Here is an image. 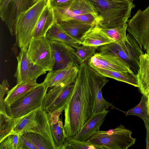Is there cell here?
<instances>
[{
  "mask_svg": "<svg viewBox=\"0 0 149 149\" xmlns=\"http://www.w3.org/2000/svg\"><path fill=\"white\" fill-rule=\"evenodd\" d=\"M79 69L73 90L64 110V131L67 135L72 137L93 113L96 102L88 64H81Z\"/></svg>",
  "mask_w": 149,
  "mask_h": 149,
  "instance_id": "1",
  "label": "cell"
},
{
  "mask_svg": "<svg viewBox=\"0 0 149 149\" xmlns=\"http://www.w3.org/2000/svg\"><path fill=\"white\" fill-rule=\"evenodd\" d=\"M97 11L103 20L98 26L102 28L122 26L131 17L134 7L132 0H86Z\"/></svg>",
  "mask_w": 149,
  "mask_h": 149,
  "instance_id": "2",
  "label": "cell"
},
{
  "mask_svg": "<svg viewBox=\"0 0 149 149\" xmlns=\"http://www.w3.org/2000/svg\"><path fill=\"white\" fill-rule=\"evenodd\" d=\"M50 0H39L19 16L14 29L16 42L20 49H28L39 19Z\"/></svg>",
  "mask_w": 149,
  "mask_h": 149,
  "instance_id": "3",
  "label": "cell"
},
{
  "mask_svg": "<svg viewBox=\"0 0 149 149\" xmlns=\"http://www.w3.org/2000/svg\"><path fill=\"white\" fill-rule=\"evenodd\" d=\"M97 49L100 53L118 58L136 74L139 68V57L143 53L137 42L129 33L122 40L100 46Z\"/></svg>",
  "mask_w": 149,
  "mask_h": 149,
  "instance_id": "4",
  "label": "cell"
},
{
  "mask_svg": "<svg viewBox=\"0 0 149 149\" xmlns=\"http://www.w3.org/2000/svg\"><path fill=\"white\" fill-rule=\"evenodd\" d=\"M132 133L131 130L120 124L114 129L99 130L86 141L104 149H127L135 143L136 139L132 136Z\"/></svg>",
  "mask_w": 149,
  "mask_h": 149,
  "instance_id": "5",
  "label": "cell"
},
{
  "mask_svg": "<svg viewBox=\"0 0 149 149\" xmlns=\"http://www.w3.org/2000/svg\"><path fill=\"white\" fill-rule=\"evenodd\" d=\"M47 89L43 82L40 84L24 96L7 107V115L11 118H17L41 108Z\"/></svg>",
  "mask_w": 149,
  "mask_h": 149,
  "instance_id": "6",
  "label": "cell"
},
{
  "mask_svg": "<svg viewBox=\"0 0 149 149\" xmlns=\"http://www.w3.org/2000/svg\"><path fill=\"white\" fill-rule=\"evenodd\" d=\"M31 61L46 71L52 70L55 65L54 55L50 41L46 37L32 38L27 49Z\"/></svg>",
  "mask_w": 149,
  "mask_h": 149,
  "instance_id": "7",
  "label": "cell"
},
{
  "mask_svg": "<svg viewBox=\"0 0 149 149\" xmlns=\"http://www.w3.org/2000/svg\"><path fill=\"white\" fill-rule=\"evenodd\" d=\"M127 31L146 51L149 46V5L144 10H138L128 20Z\"/></svg>",
  "mask_w": 149,
  "mask_h": 149,
  "instance_id": "8",
  "label": "cell"
},
{
  "mask_svg": "<svg viewBox=\"0 0 149 149\" xmlns=\"http://www.w3.org/2000/svg\"><path fill=\"white\" fill-rule=\"evenodd\" d=\"M74 86V83L66 86H58L52 87L45 94L40 108L48 113L57 110L63 111Z\"/></svg>",
  "mask_w": 149,
  "mask_h": 149,
  "instance_id": "9",
  "label": "cell"
},
{
  "mask_svg": "<svg viewBox=\"0 0 149 149\" xmlns=\"http://www.w3.org/2000/svg\"><path fill=\"white\" fill-rule=\"evenodd\" d=\"M20 49L17 57V67L14 75L16 78L17 84L36 81L39 77L45 74L47 71L31 61L27 55V49Z\"/></svg>",
  "mask_w": 149,
  "mask_h": 149,
  "instance_id": "10",
  "label": "cell"
},
{
  "mask_svg": "<svg viewBox=\"0 0 149 149\" xmlns=\"http://www.w3.org/2000/svg\"><path fill=\"white\" fill-rule=\"evenodd\" d=\"M79 67L72 63L62 69L49 71L43 82L47 88L61 86H66L74 83Z\"/></svg>",
  "mask_w": 149,
  "mask_h": 149,
  "instance_id": "11",
  "label": "cell"
},
{
  "mask_svg": "<svg viewBox=\"0 0 149 149\" xmlns=\"http://www.w3.org/2000/svg\"><path fill=\"white\" fill-rule=\"evenodd\" d=\"M50 41L55 60L52 70L63 68L72 63L79 66L80 64L75 54V49L63 42Z\"/></svg>",
  "mask_w": 149,
  "mask_h": 149,
  "instance_id": "12",
  "label": "cell"
},
{
  "mask_svg": "<svg viewBox=\"0 0 149 149\" xmlns=\"http://www.w3.org/2000/svg\"><path fill=\"white\" fill-rule=\"evenodd\" d=\"M88 64L102 69L114 71L134 73L124 63L118 58L110 55L96 53L88 60Z\"/></svg>",
  "mask_w": 149,
  "mask_h": 149,
  "instance_id": "13",
  "label": "cell"
},
{
  "mask_svg": "<svg viewBox=\"0 0 149 149\" xmlns=\"http://www.w3.org/2000/svg\"><path fill=\"white\" fill-rule=\"evenodd\" d=\"M88 65L90 77L96 98L93 113L107 110L111 107H113L112 104L107 102L104 98L102 92V88L109 80L106 77L100 75Z\"/></svg>",
  "mask_w": 149,
  "mask_h": 149,
  "instance_id": "14",
  "label": "cell"
},
{
  "mask_svg": "<svg viewBox=\"0 0 149 149\" xmlns=\"http://www.w3.org/2000/svg\"><path fill=\"white\" fill-rule=\"evenodd\" d=\"M109 111L106 110L93 113L85 123L79 132L72 137L73 138L80 141L87 140L94 134L100 130V126Z\"/></svg>",
  "mask_w": 149,
  "mask_h": 149,
  "instance_id": "15",
  "label": "cell"
},
{
  "mask_svg": "<svg viewBox=\"0 0 149 149\" xmlns=\"http://www.w3.org/2000/svg\"><path fill=\"white\" fill-rule=\"evenodd\" d=\"M34 3L33 0H12L4 22L12 36L14 35L15 27L20 14Z\"/></svg>",
  "mask_w": 149,
  "mask_h": 149,
  "instance_id": "16",
  "label": "cell"
},
{
  "mask_svg": "<svg viewBox=\"0 0 149 149\" xmlns=\"http://www.w3.org/2000/svg\"><path fill=\"white\" fill-rule=\"evenodd\" d=\"M63 111L57 110L48 113L51 131L56 149H62L67 135L60 116Z\"/></svg>",
  "mask_w": 149,
  "mask_h": 149,
  "instance_id": "17",
  "label": "cell"
},
{
  "mask_svg": "<svg viewBox=\"0 0 149 149\" xmlns=\"http://www.w3.org/2000/svg\"><path fill=\"white\" fill-rule=\"evenodd\" d=\"M115 42L98 25H95L88 31L80 41L81 45L98 47Z\"/></svg>",
  "mask_w": 149,
  "mask_h": 149,
  "instance_id": "18",
  "label": "cell"
},
{
  "mask_svg": "<svg viewBox=\"0 0 149 149\" xmlns=\"http://www.w3.org/2000/svg\"><path fill=\"white\" fill-rule=\"evenodd\" d=\"M57 23L54 9L49 3L40 15L35 28L32 38L46 37L49 29Z\"/></svg>",
  "mask_w": 149,
  "mask_h": 149,
  "instance_id": "19",
  "label": "cell"
},
{
  "mask_svg": "<svg viewBox=\"0 0 149 149\" xmlns=\"http://www.w3.org/2000/svg\"><path fill=\"white\" fill-rule=\"evenodd\" d=\"M57 24L63 31L80 44L83 36L95 25L81 23L73 19L58 22Z\"/></svg>",
  "mask_w": 149,
  "mask_h": 149,
  "instance_id": "20",
  "label": "cell"
},
{
  "mask_svg": "<svg viewBox=\"0 0 149 149\" xmlns=\"http://www.w3.org/2000/svg\"><path fill=\"white\" fill-rule=\"evenodd\" d=\"M136 75L138 88L141 93L145 95L149 89V54L146 52L140 55Z\"/></svg>",
  "mask_w": 149,
  "mask_h": 149,
  "instance_id": "21",
  "label": "cell"
},
{
  "mask_svg": "<svg viewBox=\"0 0 149 149\" xmlns=\"http://www.w3.org/2000/svg\"><path fill=\"white\" fill-rule=\"evenodd\" d=\"M39 84H40L37 83L36 81L17 84L8 91L6 97L4 99V102L6 107L10 105Z\"/></svg>",
  "mask_w": 149,
  "mask_h": 149,
  "instance_id": "22",
  "label": "cell"
},
{
  "mask_svg": "<svg viewBox=\"0 0 149 149\" xmlns=\"http://www.w3.org/2000/svg\"><path fill=\"white\" fill-rule=\"evenodd\" d=\"M88 65L102 76L127 83L135 87H139L136 75L134 73L114 71Z\"/></svg>",
  "mask_w": 149,
  "mask_h": 149,
  "instance_id": "23",
  "label": "cell"
},
{
  "mask_svg": "<svg viewBox=\"0 0 149 149\" xmlns=\"http://www.w3.org/2000/svg\"><path fill=\"white\" fill-rule=\"evenodd\" d=\"M36 120L38 133L41 134L56 149L52 134L49 122L48 113L40 108L37 110Z\"/></svg>",
  "mask_w": 149,
  "mask_h": 149,
  "instance_id": "24",
  "label": "cell"
},
{
  "mask_svg": "<svg viewBox=\"0 0 149 149\" xmlns=\"http://www.w3.org/2000/svg\"><path fill=\"white\" fill-rule=\"evenodd\" d=\"M46 37L50 41L63 42L75 49L81 45L78 41L63 31L57 23L49 29L46 33Z\"/></svg>",
  "mask_w": 149,
  "mask_h": 149,
  "instance_id": "25",
  "label": "cell"
},
{
  "mask_svg": "<svg viewBox=\"0 0 149 149\" xmlns=\"http://www.w3.org/2000/svg\"><path fill=\"white\" fill-rule=\"evenodd\" d=\"M38 109L23 116L21 119L14 127L13 134L29 132L38 133L36 120V112Z\"/></svg>",
  "mask_w": 149,
  "mask_h": 149,
  "instance_id": "26",
  "label": "cell"
},
{
  "mask_svg": "<svg viewBox=\"0 0 149 149\" xmlns=\"http://www.w3.org/2000/svg\"><path fill=\"white\" fill-rule=\"evenodd\" d=\"M68 8L67 18L72 15L88 14L101 17L96 9L86 0H74Z\"/></svg>",
  "mask_w": 149,
  "mask_h": 149,
  "instance_id": "27",
  "label": "cell"
},
{
  "mask_svg": "<svg viewBox=\"0 0 149 149\" xmlns=\"http://www.w3.org/2000/svg\"><path fill=\"white\" fill-rule=\"evenodd\" d=\"M0 142L8 136L13 134L14 127L22 118H11L7 114L0 113Z\"/></svg>",
  "mask_w": 149,
  "mask_h": 149,
  "instance_id": "28",
  "label": "cell"
},
{
  "mask_svg": "<svg viewBox=\"0 0 149 149\" xmlns=\"http://www.w3.org/2000/svg\"><path fill=\"white\" fill-rule=\"evenodd\" d=\"M104 149L103 147L87 142L77 140L72 136L66 137L62 149Z\"/></svg>",
  "mask_w": 149,
  "mask_h": 149,
  "instance_id": "29",
  "label": "cell"
},
{
  "mask_svg": "<svg viewBox=\"0 0 149 149\" xmlns=\"http://www.w3.org/2000/svg\"><path fill=\"white\" fill-rule=\"evenodd\" d=\"M147 97L142 95L140 102L135 107L128 110L125 112L126 116L135 115L141 118L145 121L148 118L147 107Z\"/></svg>",
  "mask_w": 149,
  "mask_h": 149,
  "instance_id": "30",
  "label": "cell"
},
{
  "mask_svg": "<svg viewBox=\"0 0 149 149\" xmlns=\"http://www.w3.org/2000/svg\"><path fill=\"white\" fill-rule=\"evenodd\" d=\"M0 143V149H22L20 134H10Z\"/></svg>",
  "mask_w": 149,
  "mask_h": 149,
  "instance_id": "31",
  "label": "cell"
},
{
  "mask_svg": "<svg viewBox=\"0 0 149 149\" xmlns=\"http://www.w3.org/2000/svg\"><path fill=\"white\" fill-rule=\"evenodd\" d=\"M97 48L81 45L76 48L75 54L80 64L89 60L93 56Z\"/></svg>",
  "mask_w": 149,
  "mask_h": 149,
  "instance_id": "32",
  "label": "cell"
},
{
  "mask_svg": "<svg viewBox=\"0 0 149 149\" xmlns=\"http://www.w3.org/2000/svg\"><path fill=\"white\" fill-rule=\"evenodd\" d=\"M127 23L122 26L111 28H101L102 30L115 42L125 38L127 36Z\"/></svg>",
  "mask_w": 149,
  "mask_h": 149,
  "instance_id": "33",
  "label": "cell"
},
{
  "mask_svg": "<svg viewBox=\"0 0 149 149\" xmlns=\"http://www.w3.org/2000/svg\"><path fill=\"white\" fill-rule=\"evenodd\" d=\"M25 133L30 138L36 149H54L48 141L41 134L33 132Z\"/></svg>",
  "mask_w": 149,
  "mask_h": 149,
  "instance_id": "34",
  "label": "cell"
},
{
  "mask_svg": "<svg viewBox=\"0 0 149 149\" xmlns=\"http://www.w3.org/2000/svg\"><path fill=\"white\" fill-rule=\"evenodd\" d=\"M9 85L6 79H4L0 85V113L7 115L6 107L4 102V97L7 94L9 88Z\"/></svg>",
  "mask_w": 149,
  "mask_h": 149,
  "instance_id": "35",
  "label": "cell"
},
{
  "mask_svg": "<svg viewBox=\"0 0 149 149\" xmlns=\"http://www.w3.org/2000/svg\"><path fill=\"white\" fill-rule=\"evenodd\" d=\"M12 0H0V16L1 20L5 22L7 13Z\"/></svg>",
  "mask_w": 149,
  "mask_h": 149,
  "instance_id": "36",
  "label": "cell"
},
{
  "mask_svg": "<svg viewBox=\"0 0 149 149\" xmlns=\"http://www.w3.org/2000/svg\"><path fill=\"white\" fill-rule=\"evenodd\" d=\"M20 137L22 143V149H36L26 133L20 134Z\"/></svg>",
  "mask_w": 149,
  "mask_h": 149,
  "instance_id": "37",
  "label": "cell"
},
{
  "mask_svg": "<svg viewBox=\"0 0 149 149\" xmlns=\"http://www.w3.org/2000/svg\"><path fill=\"white\" fill-rule=\"evenodd\" d=\"M74 0H50V4L53 8H68Z\"/></svg>",
  "mask_w": 149,
  "mask_h": 149,
  "instance_id": "38",
  "label": "cell"
},
{
  "mask_svg": "<svg viewBox=\"0 0 149 149\" xmlns=\"http://www.w3.org/2000/svg\"><path fill=\"white\" fill-rule=\"evenodd\" d=\"M143 122L146 130V148L149 149V119L148 118Z\"/></svg>",
  "mask_w": 149,
  "mask_h": 149,
  "instance_id": "39",
  "label": "cell"
},
{
  "mask_svg": "<svg viewBox=\"0 0 149 149\" xmlns=\"http://www.w3.org/2000/svg\"><path fill=\"white\" fill-rule=\"evenodd\" d=\"M147 113L148 118L149 119V96H147Z\"/></svg>",
  "mask_w": 149,
  "mask_h": 149,
  "instance_id": "40",
  "label": "cell"
},
{
  "mask_svg": "<svg viewBox=\"0 0 149 149\" xmlns=\"http://www.w3.org/2000/svg\"><path fill=\"white\" fill-rule=\"evenodd\" d=\"M146 51V53L149 54V46Z\"/></svg>",
  "mask_w": 149,
  "mask_h": 149,
  "instance_id": "41",
  "label": "cell"
},
{
  "mask_svg": "<svg viewBox=\"0 0 149 149\" xmlns=\"http://www.w3.org/2000/svg\"><path fill=\"white\" fill-rule=\"evenodd\" d=\"M39 0H33V2L35 3V2H36V1H38Z\"/></svg>",
  "mask_w": 149,
  "mask_h": 149,
  "instance_id": "42",
  "label": "cell"
},
{
  "mask_svg": "<svg viewBox=\"0 0 149 149\" xmlns=\"http://www.w3.org/2000/svg\"></svg>",
  "mask_w": 149,
  "mask_h": 149,
  "instance_id": "43",
  "label": "cell"
}]
</instances>
